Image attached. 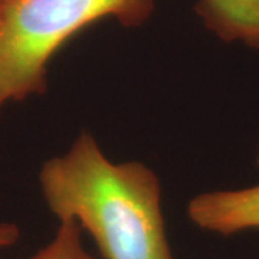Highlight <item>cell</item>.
<instances>
[{"label":"cell","instance_id":"5","mask_svg":"<svg viewBox=\"0 0 259 259\" xmlns=\"http://www.w3.org/2000/svg\"><path fill=\"white\" fill-rule=\"evenodd\" d=\"M29 259H95L82 243V229L74 221H59L55 235Z\"/></svg>","mask_w":259,"mask_h":259},{"label":"cell","instance_id":"6","mask_svg":"<svg viewBox=\"0 0 259 259\" xmlns=\"http://www.w3.org/2000/svg\"><path fill=\"white\" fill-rule=\"evenodd\" d=\"M20 239V229L16 223L0 222V248H9Z\"/></svg>","mask_w":259,"mask_h":259},{"label":"cell","instance_id":"7","mask_svg":"<svg viewBox=\"0 0 259 259\" xmlns=\"http://www.w3.org/2000/svg\"><path fill=\"white\" fill-rule=\"evenodd\" d=\"M256 161H258V166H259V150H258V157H256Z\"/></svg>","mask_w":259,"mask_h":259},{"label":"cell","instance_id":"4","mask_svg":"<svg viewBox=\"0 0 259 259\" xmlns=\"http://www.w3.org/2000/svg\"><path fill=\"white\" fill-rule=\"evenodd\" d=\"M196 13L225 44L259 51V0H197Z\"/></svg>","mask_w":259,"mask_h":259},{"label":"cell","instance_id":"3","mask_svg":"<svg viewBox=\"0 0 259 259\" xmlns=\"http://www.w3.org/2000/svg\"><path fill=\"white\" fill-rule=\"evenodd\" d=\"M187 216L197 228L222 236L259 229V185L197 194Z\"/></svg>","mask_w":259,"mask_h":259},{"label":"cell","instance_id":"1","mask_svg":"<svg viewBox=\"0 0 259 259\" xmlns=\"http://www.w3.org/2000/svg\"><path fill=\"white\" fill-rule=\"evenodd\" d=\"M39 183L48 209L88 232L104 259H175L157 175L140 161H111L88 131L44 163Z\"/></svg>","mask_w":259,"mask_h":259},{"label":"cell","instance_id":"2","mask_svg":"<svg viewBox=\"0 0 259 259\" xmlns=\"http://www.w3.org/2000/svg\"><path fill=\"white\" fill-rule=\"evenodd\" d=\"M153 0H0V114L10 102L47 91L48 64L98 20L144 23Z\"/></svg>","mask_w":259,"mask_h":259}]
</instances>
